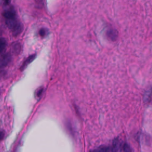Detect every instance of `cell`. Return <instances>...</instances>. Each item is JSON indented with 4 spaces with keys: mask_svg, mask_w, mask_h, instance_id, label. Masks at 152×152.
Here are the masks:
<instances>
[{
    "mask_svg": "<svg viewBox=\"0 0 152 152\" xmlns=\"http://www.w3.org/2000/svg\"><path fill=\"white\" fill-rule=\"evenodd\" d=\"M43 88H40L39 89H38L36 90V93H35V96L37 98H40L42 96V93H43Z\"/></svg>",
    "mask_w": 152,
    "mask_h": 152,
    "instance_id": "30bf717a",
    "label": "cell"
},
{
    "mask_svg": "<svg viewBox=\"0 0 152 152\" xmlns=\"http://www.w3.org/2000/svg\"><path fill=\"white\" fill-rule=\"evenodd\" d=\"M7 46V42L6 40L4 38H1V41H0V52H1V53L3 54L4 50L6 48Z\"/></svg>",
    "mask_w": 152,
    "mask_h": 152,
    "instance_id": "ba28073f",
    "label": "cell"
},
{
    "mask_svg": "<svg viewBox=\"0 0 152 152\" xmlns=\"http://www.w3.org/2000/svg\"><path fill=\"white\" fill-rule=\"evenodd\" d=\"M12 60V56H11L9 53H4L1 55V68H4L7 67L9 63Z\"/></svg>",
    "mask_w": 152,
    "mask_h": 152,
    "instance_id": "3957f363",
    "label": "cell"
},
{
    "mask_svg": "<svg viewBox=\"0 0 152 152\" xmlns=\"http://www.w3.org/2000/svg\"><path fill=\"white\" fill-rule=\"evenodd\" d=\"M3 1L5 5H8L10 3V0H3Z\"/></svg>",
    "mask_w": 152,
    "mask_h": 152,
    "instance_id": "7c38bea8",
    "label": "cell"
},
{
    "mask_svg": "<svg viewBox=\"0 0 152 152\" xmlns=\"http://www.w3.org/2000/svg\"><path fill=\"white\" fill-rule=\"evenodd\" d=\"M121 143L118 140H115L113 144V148H112V152H121Z\"/></svg>",
    "mask_w": 152,
    "mask_h": 152,
    "instance_id": "52a82bcc",
    "label": "cell"
},
{
    "mask_svg": "<svg viewBox=\"0 0 152 152\" xmlns=\"http://www.w3.org/2000/svg\"><path fill=\"white\" fill-rule=\"evenodd\" d=\"M106 35L107 38L109 40L111 41H115L118 38V31L115 29L110 28L106 30Z\"/></svg>",
    "mask_w": 152,
    "mask_h": 152,
    "instance_id": "7a4b0ae2",
    "label": "cell"
},
{
    "mask_svg": "<svg viewBox=\"0 0 152 152\" xmlns=\"http://www.w3.org/2000/svg\"><path fill=\"white\" fill-rule=\"evenodd\" d=\"M21 49H22V47H21V45L20 43L15 42L13 43L12 51L14 54H16V55H18V54L21 52Z\"/></svg>",
    "mask_w": 152,
    "mask_h": 152,
    "instance_id": "8992f818",
    "label": "cell"
},
{
    "mask_svg": "<svg viewBox=\"0 0 152 152\" xmlns=\"http://www.w3.org/2000/svg\"><path fill=\"white\" fill-rule=\"evenodd\" d=\"M123 150L124 152H133V150L127 143H124L123 146Z\"/></svg>",
    "mask_w": 152,
    "mask_h": 152,
    "instance_id": "9c48e42d",
    "label": "cell"
},
{
    "mask_svg": "<svg viewBox=\"0 0 152 152\" xmlns=\"http://www.w3.org/2000/svg\"><path fill=\"white\" fill-rule=\"evenodd\" d=\"M36 57V55H35V54H34V55H31L29 56L28 58H27L26 60L23 63L22 66H21L20 70L21 71H23L24 70H25V68L28 66V65L29 64H30L32 61H33L35 59Z\"/></svg>",
    "mask_w": 152,
    "mask_h": 152,
    "instance_id": "277c9868",
    "label": "cell"
},
{
    "mask_svg": "<svg viewBox=\"0 0 152 152\" xmlns=\"http://www.w3.org/2000/svg\"><path fill=\"white\" fill-rule=\"evenodd\" d=\"M151 97H152V88H150L148 89L147 90H146V92H144V94L143 96L144 102L146 103H149L150 101H151Z\"/></svg>",
    "mask_w": 152,
    "mask_h": 152,
    "instance_id": "5b68a950",
    "label": "cell"
},
{
    "mask_svg": "<svg viewBox=\"0 0 152 152\" xmlns=\"http://www.w3.org/2000/svg\"><path fill=\"white\" fill-rule=\"evenodd\" d=\"M48 34V31L45 29H41L39 31V35L42 37H45Z\"/></svg>",
    "mask_w": 152,
    "mask_h": 152,
    "instance_id": "8fae6325",
    "label": "cell"
},
{
    "mask_svg": "<svg viewBox=\"0 0 152 152\" xmlns=\"http://www.w3.org/2000/svg\"><path fill=\"white\" fill-rule=\"evenodd\" d=\"M3 16L5 18V21H12L17 19L16 13L13 8H10L8 10H5L3 13Z\"/></svg>",
    "mask_w": 152,
    "mask_h": 152,
    "instance_id": "6da1fadb",
    "label": "cell"
}]
</instances>
